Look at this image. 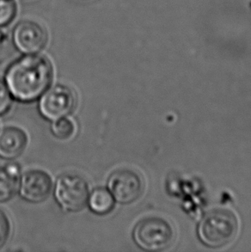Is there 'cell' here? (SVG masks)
Wrapping results in <instances>:
<instances>
[{
    "mask_svg": "<svg viewBox=\"0 0 251 252\" xmlns=\"http://www.w3.org/2000/svg\"><path fill=\"white\" fill-rule=\"evenodd\" d=\"M54 69L46 56L24 55L10 65L5 74L10 94L21 102H33L41 97L51 85Z\"/></svg>",
    "mask_w": 251,
    "mask_h": 252,
    "instance_id": "obj_1",
    "label": "cell"
},
{
    "mask_svg": "<svg viewBox=\"0 0 251 252\" xmlns=\"http://www.w3.org/2000/svg\"><path fill=\"white\" fill-rule=\"evenodd\" d=\"M239 223L233 212L214 209L209 212L198 226V236L205 246L220 248L231 244L238 235Z\"/></svg>",
    "mask_w": 251,
    "mask_h": 252,
    "instance_id": "obj_2",
    "label": "cell"
},
{
    "mask_svg": "<svg viewBox=\"0 0 251 252\" xmlns=\"http://www.w3.org/2000/svg\"><path fill=\"white\" fill-rule=\"evenodd\" d=\"M132 236L139 248L147 252H161L172 246L177 234L167 219L153 216L140 220Z\"/></svg>",
    "mask_w": 251,
    "mask_h": 252,
    "instance_id": "obj_3",
    "label": "cell"
},
{
    "mask_svg": "<svg viewBox=\"0 0 251 252\" xmlns=\"http://www.w3.org/2000/svg\"><path fill=\"white\" fill-rule=\"evenodd\" d=\"M55 195L59 205L65 211H79L88 202V183L77 174H64L56 181Z\"/></svg>",
    "mask_w": 251,
    "mask_h": 252,
    "instance_id": "obj_4",
    "label": "cell"
},
{
    "mask_svg": "<svg viewBox=\"0 0 251 252\" xmlns=\"http://www.w3.org/2000/svg\"><path fill=\"white\" fill-rule=\"evenodd\" d=\"M12 41L17 51L24 55H34L46 48L48 42V32L39 22L24 19L13 28Z\"/></svg>",
    "mask_w": 251,
    "mask_h": 252,
    "instance_id": "obj_5",
    "label": "cell"
},
{
    "mask_svg": "<svg viewBox=\"0 0 251 252\" xmlns=\"http://www.w3.org/2000/svg\"><path fill=\"white\" fill-rule=\"evenodd\" d=\"M75 105L76 97L73 91L66 85H57L42 94L39 109L44 118L55 121L70 115Z\"/></svg>",
    "mask_w": 251,
    "mask_h": 252,
    "instance_id": "obj_6",
    "label": "cell"
},
{
    "mask_svg": "<svg viewBox=\"0 0 251 252\" xmlns=\"http://www.w3.org/2000/svg\"><path fill=\"white\" fill-rule=\"evenodd\" d=\"M144 181L136 171L128 169L116 170L108 182L109 190L115 201L130 204L137 201L144 191Z\"/></svg>",
    "mask_w": 251,
    "mask_h": 252,
    "instance_id": "obj_7",
    "label": "cell"
},
{
    "mask_svg": "<svg viewBox=\"0 0 251 252\" xmlns=\"http://www.w3.org/2000/svg\"><path fill=\"white\" fill-rule=\"evenodd\" d=\"M19 185L21 196L24 200L32 203H40L48 199L51 193L53 183L47 172L32 170L24 174Z\"/></svg>",
    "mask_w": 251,
    "mask_h": 252,
    "instance_id": "obj_8",
    "label": "cell"
},
{
    "mask_svg": "<svg viewBox=\"0 0 251 252\" xmlns=\"http://www.w3.org/2000/svg\"><path fill=\"white\" fill-rule=\"evenodd\" d=\"M28 137L24 130L7 126L0 130V157L14 159L24 153L27 146Z\"/></svg>",
    "mask_w": 251,
    "mask_h": 252,
    "instance_id": "obj_9",
    "label": "cell"
},
{
    "mask_svg": "<svg viewBox=\"0 0 251 252\" xmlns=\"http://www.w3.org/2000/svg\"><path fill=\"white\" fill-rule=\"evenodd\" d=\"M20 180V167L10 164L0 167V202L9 201L18 189Z\"/></svg>",
    "mask_w": 251,
    "mask_h": 252,
    "instance_id": "obj_10",
    "label": "cell"
},
{
    "mask_svg": "<svg viewBox=\"0 0 251 252\" xmlns=\"http://www.w3.org/2000/svg\"><path fill=\"white\" fill-rule=\"evenodd\" d=\"M88 204L92 211L96 215H107L115 207V199L108 189L97 188L90 194Z\"/></svg>",
    "mask_w": 251,
    "mask_h": 252,
    "instance_id": "obj_11",
    "label": "cell"
},
{
    "mask_svg": "<svg viewBox=\"0 0 251 252\" xmlns=\"http://www.w3.org/2000/svg\"><path fill=\"white\" fill-rule=\"evenodd\" d=\"M52 133L55 137L61 140H66L72 136L75 131V126L71 120L66 118H61L55 120L52 124Z\"/></svg>",
    "mask_w": 251,
    "mask_h": 252,
    "instance_id": "obj_12",
    "label": "cell"
},
{
    "mask_svg": "<svg viewBox=\"0 0 251 252\" xmlns=\"http://www.w3.org/2000/svg\"><path fill=\"white\" fill-rule=\"evenodd\" d=\"M17 5L15 0H0V28L6 27L17 16Z\"/></svg>",
    "mask_w": 251,
    "mask_h": 252,
    "instance_id": "obj_13",
    "label": "cell"
},
{
    "mask_svg": "<svg viewBox=\"0 0 251 252\" xmlns=\"http://www.w3.org/2000/svg\"><path fill=\"white\" fill-rule=\"evenodd\" d=\"M10 234V224L7 215L0 210V248L6 244Z\"/></svg>",
    "mask_w": 251,
    "mask_h": 252,
    "instance_id": "obj_14",
    "label": "cell"
},
{
    "mask_svg": "<svg viewBox=\"0 0 251 252\" xmlns=\"http://www.w3.org/2000/svg\"><path fill=\"white\" fill-rule=\"evenodd\" d=\"M11 104V95L7 85L0 79V116L6 112Z\"/></svg>",
    "mask_w": 251,
    "mask_h": 252,
    "instance_id": "obj_15",
    "label": "cell"
}]
</instances>
